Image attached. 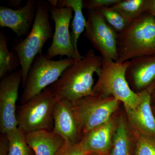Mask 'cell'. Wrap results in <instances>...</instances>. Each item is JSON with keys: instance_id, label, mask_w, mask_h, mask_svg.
<instances>
[{"instance_id": "2e32d148", "label": "cell", "mask_w": 155, "mask_h": 155, "mask_svg": "<svg viewBox=\"0 0 155 155\" xmlns=\"http://www.w3.org/2000/svg\"><path fill=\"white\" fill-rule=\"evenodd\" d=\"M26 142L35 155H55L65 143L53 130H41L25 133Z\"/></svg>"}, {"instance_id": "cb8c5ba5", "label": "cell", "mask_w": 155, "mask_h": 155, "mask_svg": "<svg viewBox=\"0 0 155 155\" xmlns=\"http://www.w3.org/2000/svg\"><path fill=\"white\" fill-rule=\"evenodd\" d=\"M120 0H85L83 1V8L90 10H99L104 8H110Z\"/></svg>"}, {"instance_id": "7a4b0ae2", "label": "cell", "mask_w": 155, "mask_h": 155, "mask_svg": "<svg viewBox=\"0 0 155 155\" xmlns=\"http://www.w3.org/2000/svg\"><path fill=\"white\" fill-rule=\"evenodd\" d=\"M49 5L48 1H37L35 19L30 32L24 39L15 44L12 48L20 61L23 87L34 60L42 54L45 44L54 35L50 22Z\"/></svg>"}, {"instance_id": "4dcf8cb0", "label": "cell", "mask_w": 155, "mask_h": 155, "mask_svg": "<svg viewBox=\"0 0 155 155\" xmlns=\"http://www.w3.org/2000/svg\"><path fill=\"white\" fill-rule=\"evenodd\" d=\"M90 155H100L98 154H89Z\"/></svg>"}, {"instance_id": "5bb4252c", "label": "cell", "mask_w": 155, "mask_h": 155, "mask_svg": "<svg viewBox=\"0 0 155 155\" xmlns=\"http://www.w3.org/2000/svg\"><path fill=\"white\" fill-rule=\"evenodd\" d=\"M37 1L28 0L18 9L0 7V26L11 29L18 37L27 35L32 28L36 14Z\"/></svg>"}, {"instance_id": "603a6c76", "label": "cell", "mask_w": 155, "mask_h": 155, "mask_svg": "<svg viewBox=\"0 0 155 155\" xmlns=\"http://www.w3.org/2000/svg\"><path fill=\"white\" fill-rule=\"evenodd\" d=\"M107 23L117 34L123 31L129 23L121 14L111 8H104L99 10Z\"/></svg>"}, {"instance_id": "484cf974", "label": "cell", "mask_w": 155, "mask_h": 155, "mask_svg": "<svg viewBox=\"0 0 155 155\" xmlns=\"http://www.w3.org/2000/svg\"><path fill=\"white\" fill-rule=\"evenodd\" d=\"M9 140L8 136L1 134L0 137V155H9Z\"/></svg>"}, {"instance_id": "83f0119b", "label": "cell", "mask_w": 155, "mask_h": 155, "mask_svg": "<svg viewBox=\"0 0 155 155\" xmlns=\"http://www.w3.org/2000/svg\"><path fill=\"white\" fill-rule=\"evenodd\" d=\"M8 3L12 7L18 8L21 5L22 1L20 0H11L9 1Z\"/></svg>"}, {"instance_id": "d6986e66", "label": "cell", "mask_w": 155, "mask_h": 155, "mask_svg": "<svg viewBox=\"0 0 155 155\" xmlns=\"http://www.w3.org/2000/svg\"><path fill=\"white\" fill-rule=\"evenodd\" d=\"M149 0H120L111 7L121 14L129 24L146 13Z\"/></svg>"}, {"instance_id": "8992f818", "label": "cell", "mask_w": 155, "mask_h": 155, "mask_svg": "<svg viewBox=\"0 0 155 155\" xmlns=\"http://www.w3.org/2000/svg\"><path fill=\"white\" fill-rule=\"evenodd\" d=\"M75 60L67 58L54 61L48 59L43 54L37 56L31 66L23 87L21 104L27 102L48 86L54 83L65 69Z\"/></svg>"}, {"instance_id": "277c9868", "label": "cell", "mask_w": 155, "mask_h": 155, "mask_svg": "<svg viewBox=\"0 0 155 155\" xmlns=\"http://www.w3.org/2000/svg\"><path fill=\"white\" fill-rule=\"evenodd\" d=\"M129 61L119 63L103 59L97 74L98 79L93 89V95L103 97H113L124 106L135 107L139 97L130 87L126 78Z\"/></svg>"}, {"instance_id": "52a82bcc", "label": "cell", "mask_w": 155, "mask_h": 155, "mask_svg": "<svg viewBox=\"0 0 155 155\" xmlns=\"http://www.w3.org/2000/svg\"><path fill=\"white\" fill-rule=\"evenodd\" d=\"M84 134L109 121L119 108L120 102L113 97L91 95L73 103Z\"/></svg>"}, {"instance_id": "1f68e13d", "label": "cell", "mask_w": 155, "mask_h": 155, "mask_svg": "<svg viewBox=\"0 0 155 155\" xmlns=\"http://www.w3.org/2000/svg\"><path fill=\"white\" fill-rule=\"evenodd\" d=\"M87 155H90L89 154H87Z\"/></svg>"}, {"instance_id": "6da1fadb", "label": "cell", "mask_w": 155, "mask_h": 155, "mask_svg": "<svg viewBox=\"0 0 155 155\" xmlns=\"http://www.w3.org/2000/svg\"><path fill=\"white\" fill-rule=\"evenodd\" d=\"M103 59L90 49L82 59L75 60L49 87L56 99L74 103L93 95L94 75L99 72Z\"/></svg>"}, {"instance_id": "9c48e42d", "label": "cell", "mask_w": 155, "mask_h": 155, "mask_svg": "<svg viewBox=\"0 0 155 155\" xmlns=\"http://www.w3.org/2000/svg\"><path fill=\"white\" fill-rule=\"evenodd\" d=\"M50 13L55 23V30L51 44L48 49L47 58L51 59L57 56L80 60L83 58L75 51L71 42L69 28L73 11L70 8L51 6Z\"/></svg>"}, {"instance_id": "e0dca14e", "label": "cell", "mask_w": 155, "mask_h": 155, "mask_svg": "<svg viewBox=\"0 0 155 155\" xmlns=\"http://www.w3.org/2000/svg\"><path fill=\"white\" fill-rule=\"evenodd\" d=\"M135 142L132 130L124 116H119L110 155H134Z\"/></svg>"}, {"instance_id": "5b68a950", "label": "cell", "mask_w": 155, "mask_h": 155, "mask_svg": "<svg viewBox=\"0 0 155 155\" xmlns=\"http://www.w3.org/2000/svg\"><path fill=\"white\" fill-rule=\"evenodd\" d=\"M58 100L49 87L18 108V126L25 133L35 130H51L53 112Z\"/></svg>"}, {"instance_id": "7402d4cb", "label": "cell", "mask_w": 155, "mask_h": 155, "mask_svg": "<svg viewBox=\"0 0 155 155\" xmlns=\"http://www.w3.org/2000/svg\"><path fill=\"white\" fill-rule=\"evenodd\" d=\"M131 130L135 142L134 155H155V137Z\"/></svg>"}, {"instance_id": "30bf717a", "label": "cell", "mask_w": 155, "mask_h": 155, "mask_svg": "<svg viewBox=\"0 0 155 155\" xmlns=\"http://www.w3.org/2000/svg\"><path fill=\"white\" fill-rule=\"evenodd\" d=\"M21 69L2 78L0 83V130L8 134L18 128L17 103L20 83Z\"/></svg>"}, {"instance_id": "ba28073f", "label": "cell", "mask_w": 155, "mask_h": 155, "mask_svg": "<svg viewBox=\"0 0 155 155\" xmlns=\"http://www.w3.org/2000/svg\"><path fill=\"white\" fill-rule=\"evenodd\" d=\"M84 35L103 59L117 62L118 34L109 26L99 11H88Z\"/></svg>"}, {"instance_id": "d4e9b609", "label": "cell", "mask_w": 155, "mask_h": 155, "mask_svg": "<svg viewBox=\"0 0 155 155\" xmlns=\"http://www.w3.org/2000/svg\"><path fill=\"white\" fill-rule=\"evenodd\" d=\"M80 143L71 144L65 142L55 155H87Z\"/></svg>"}, {"instance_id": "9a60e30c", "label": "cell", "mask_w": 155, "mask_h": 155, "mask_svg": "<svg viewBox=\"0 0 155 155\" xmlns=\"http://www.w3.org/2000/svg\"><path fill=\"white\" fill-rule=\"evenodd\" d=\"M126 78L129 85L137 93L155 81V55L143 56L129 61Z\"/></svg>"}, {"instance_id": "44dd1931", "label": "cell", "mask_w": 155, "mask_h": 155, "mask_svg": "<svg viewBox=\"0 0 155 155\" xmlns=\"http://www.w3.org/2000/svg\"><path fill=\"white\" fill-rule=\"evenodd\" d=\"M7 135L9 140V155H35L26 142L25 133L19 127Z\"/></svg>"}, {"instance_id": "4fadbf2b", "label": "cell", "mask_w": 155, "mask_h": 155, "mask_svg": "<svg viewBox=\"0 0 155 155\" xmlns=\"http://www.w3.org/2000/svg\"><path fill=\"white\" fill-rule=\"evenodd\" d=\"M119 116L114 114L105 123L84 134L79 143L85 152L100 155L110 154Z\"/></svg>"}, {"instance_id": "3957f363", "label": "cell", "mask_w": 155, "mask_h": 155, "mask_svg": "<svg viewBox=\"0 0 155 155\" xmlns=\"http://www.w3.org/2000/svg\"><path fill=\"white\" fill-rule=\"evenodd\" d=\"M117 62L155 55V21L147 12L130 23L118 34Z\"/></svg>"}, {"instance_id": "f546056e", "label": "cell", "mask_w": 155, "mask_h": 155, "mask_svg": "<svg viewBox=\"0 0 155 155\" xmlns=\"http://www.w3.org/2000/svg\"><path fill=\"white\" fill-rule=\"evenodd\" d=\"M152 108L154 114V115L155 116V106L154 107H153Z\"/></svg>"}, {"instance_id": "f1b7e54d", "label": "cell", "mask_w": 155, "mask_h": 155, "mask_svg": "<svg viewBox=\"0 0 155 155\" xmlns=\"http://www.w3.org/2000/svg\"><path fill=\"white\" fill-rule=\"evenodd\" d=\"M153 99L155 100V81L154 86L152 92V99Z\"/></svg>"}, {"instance_id": "ac0fdd59", "label": "cell", "mask_w": 155, "mask_h": 155, "mask_svg": "<svg viewBox=\"0 0 155 155\" xmlns=\"http://www.w3.org/2000/svg\"><path fill=\"white\" fill-rule=\"evenodd\" d=\"M50 5L59 8H70L74 12V17L71 22L70 32L71 42L73 47L78 52V42L81 33L85 30L87 20L82 12L83 8L82 0H50Z\"/></svg>"}, {"instance_id": "ffe728a7", "label": "cell", "mask_w": 155, "mask_h": 155, "mask_svg": "<svg viewBox=\"0 0 155 155\" xmlns=\"http://www.w3.org/2000/svg\"><path fill=\"white\" fill-rule=\"evenodd\" d=\"M20 66L17 54L8 48V39L3 31L0 32V78L8 73H12Z\"/></svg>"}, {"instance_id": "7c38bea8", "label": "cell", "mask_w": 155, "mask_h": 155, "mask_svg": "<svg viewBox=\"0 0 155 155\" xmlns=\"http://www.w3.org/2000/svg\"><path fill=\"white\" fill-rule=\"evenodd\" d=\"M154 83L137 93L139 101L135 107L124 106L127 122L131 130L152 137H155V116L151 106L152 94Z\"/></svg>"}, {"instance_id": "8fae6325", "label": "cell", "mask_w": 155, "mask_h": 155, "mask_svg": "<svg viewBox=\"0 0 155 155\" xmlns=\"http://www.w3.org/2000/svg\"><path fill=\"white\" fill-rule=\"evenodd\" d=\"M53 130L71 144L79 143L84 136L80 120L73 103L58 101L53 112Z\"/></svg>"}, {"instance_id": "4316f807", "label": "cell", "mask_w": 155, "mask_h": 155, "mask_svg": "<svg viewBox=\"0 0 155 155\" xmlns=\"http://www.w3.org/2000/svg\"><path fill=\"white\" fill-rule=\"evenodd\" d=\"M147 12L152 16L155 21V0H149Z\"/></svg>"}]
</instances>
